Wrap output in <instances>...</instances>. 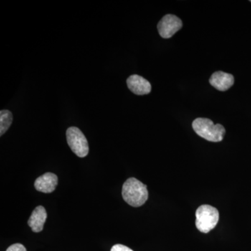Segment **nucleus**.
Here are the masks:
<instances>
[{"instance_id": "obj_10", "label": "nucleus", "mask_w": 251, "mask_h": 251, "mask_svg": "<svg viewBox=\"0 0 251 251\" xmlns=\"http://www.w3.org/2000/svg\"><path fill=\"white\" fill-rule=\"evenodd\" d=\"M13 122V115L9 110H1L0 111V135L2 136L9 129Z\"/></svg>"}, {"instance_id": "obj_1", "label": "nucleus", "mask_w": 251, "mask_h": 251, "mask_svg": "<svg viewBox=\"0 0 251 251\" xmlns=\"http://www.w3.org/2000/svg\"><path fill=\"white\" fill-rule=\"evenodd\" d=\"M122 197L129 205L138 207L148 201L149 193L146 185L135 178H129L122 187Z\"/></svg>"}, {"instance_id": "obj_9", "label": "nucleus", "mask_w": 251, "mask_h": 251, "mask_svg": "<svg viewBox=\"0 0 251 251\" xmlns=\"http://www.w3.org/2000/svg\"><path fill=\"white\" fill-rule=\"evenodd\" d=\"M47 212L43 206H39L34 209L29 219L28 225L34 232H40L44 229V224L47 219Z\"/></svg>"}, {"instance_id": "obj_5", "label": "nucleus", "mask_w": 251, "mask_h": 251, "mask_svg": "<svg viewBox=\"0 0 251 251\" xmlns=\"http://www.w3.org/2000/svg\"><path fill=\"white\" fill-rule=\"evenodd\" d=\"M181 20L173 14H168L163 16L158 23V31L160 36L163 39H169L174 35L182 27Z\"/></svg>"}, {"instance_id": "obj_2", "label": "nucleus", "mask_w": 251, "mask_h": 251, "mask_svg": "<svg viewBox=\"0 0 251 251\" xmlns=\"http://www.w3.org/2000/svg\"><path fill=\"white\" fill-rule=\"evenodd\" d=\"M192 126L193 130L199 136L213 143L222 141L226 134V129L222 125H214L209 119H196Z\"/></svg>"}, {"instance_id": "obj_7", "label": "nucleus", "mask_w": 251, "mask_h": 251, "mask_svg": "<svg viewBox=\"0 0 251 251\" xmlns=\"http://www.w3.org/2000/svg\"><path fill=\"white\" fill-rule=\"evenodd\" d=\"M58 184V178L53 173H47L37 178L34 183L36 191L44 193L53 192Z\"/></svg>"}, {"instance_id": "obj_8", "label": "nucleus", "mask_w": 251, "mask_h": 251, "mask_svg": "<svg viewBox=\"0 0 251 251\" xmlns=\"http://www.w3.org/2000/svg\"><path fill=\"white\" fill-rule=\"evenodd\" d=\"M234 78L232 74L223 72L214 73L209 79V83L216 90L225 92L234 85Z\"/></svg>"}, {"instance_id": "obj_4", "label": "nucleus", "mask_w": 251, "mask_h": 251, "mask_svg": "<svg viewBox=\"0 0 251 251\" xmlns=\"http://www.w3.org/2000/svg\"><path fill=\"white\" fill-rule=\"evenodd\" d=\"M68 145L70 147L73 152L77 156L84 158L89 153V145L85 135L77 127L73 126L67 130Z\"/></svg>"}, {"instance_id": "obj_6", "label": "nucleus", "mask_w": 251, "mask_h": 251, "mask_svg": "<svg viewBox=\"0 0 251 251\" xmlns=\"http://www.w3.org/2000/svg\"><path fill=\"white\" fill-rule=\"evenodd\" d=\"M126 83L128 89L137 95H145L151 92V84L148 80L140 75H130L127 79Z\"/></svg>"}, {"instance_id": "obj_3", "label": "nucleus", "mask_w": 251, "mask_h": 251, "mask_svg": "<svg viewBox=\"0 0 251 251\" xmlns=\"http://www.w3.org/2000/svg\"><path fill=\"white\" fill-rule=\"evenodd\" d=\"M196 226L198 230L208 233L219 222V212L214 206L203 204L196 210Z\"/></svg>"}, {"instance_id": "obj_12", "label": "nucleus", "mask_w": 251, "mask_h": 251, "mask_svg": "<svg viewBox=\"0 0 251 251\" xmlns=\"http://www.w3.org/2000/svg\"><path fill=\"white\" fill-rule=\"evenodd\" d=\"M110 251H133L130 248L126 247L125 245L122 244H116V245L113 246L112 247Z\"/></svg>"}, {"instance_id": "obj_13", "label": "nucleus", "mask_w": 251, "mask_h": 251, "mask_svg": "<svg viewBox=\"0 0 251 251\" xmlns=\"http://www.w3.org/2000/svg\"></svg>"}, {"instance_id": "obj_11", "label": "nucleus", "mask_w": 251, "mask_h": 251, "mask_svg": "<svg viewBox=\"0 0 251 251\" xmlns=\"http://www.w3.org/2000/svg\"><path fill=\"white\" fill-rule=\"evenodd\" d=\"M6 251H27V250L23 244H14L10 246Z\"/></svg>"}]
</instances>
